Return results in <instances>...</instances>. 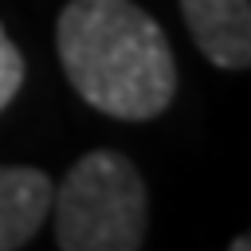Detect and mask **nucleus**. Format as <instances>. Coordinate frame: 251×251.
Returning <instances> with one entry per match:
<instances>
[{"instance_id": "obj_1", "label": "nucleus", "mask_w": 251, "mask_h": 251, "mask_svg": "<svg viewBox=\"0 0 251 251\" xmlns=\"http://www.w3.org/2000/svg\"><path fill=\"white\" fill-rule=\"evenodd\" d=\"M59 63L98 114L149 122L176 94V59L161 24L133 0H71L55 24Z\"/></svg>"}, {"instance_id": "obj_2", "label": "nucleus", "mask_w": 251, "mask_h": 251, "mask_svg": "<svg viewBox=\"0 0 251 251\" xmlns=\"http://www.w3.org/2000/svg\"><path fill=\"white\" fill-rule=\"evenodd\" d=\"M55 243L63 251H137L145 243V184L114 149L82 153L51 188Z\"/></svg>"}, {"instance_id": "obj_3", "label": "nucleus", "mask_w": 251, "mask_h": 251, "mask_svg": "<svg viewBox=\"0 0 251 251\" xmlns=\"http://www.w3.org/2000/svg\"><path fill=\"white\" fill-rule=\"evenodd\" d=\"M192 43L224 71L251 63V4L247 0H180Z\"/></svg>"}, {"instance_id": "obj_4", "label": "nucleus", "mask_w": 251, "mask_h": 251, "mask_svg": "<svg viewBox=\"0 0 251 251\" xmlns=\"http://www.w3.org/2000/svg\"><path fill=\"white\" fill-rule=\"evenodd\" d=\"M51 212V180L31 165H0V251L27 247Z\"/></svg>"}, {"instance_id": "obj_5", "label": "nucleus", "mask_w": 251, "mask_h": 251, "mask_svg": "<svg viewBox=\"0 0 251 251\" xmlns=\"http://www.w3.org/2000/svg\"><path fill=\"white\" fill-rule=\"evenodd\" d=\"M20 86H24V55L0 24V110L20 94Z\"/></svg>"}]
</instances>
